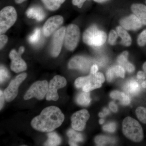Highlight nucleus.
<instances>
[{
  "mask_svg": "<svg viewBox=\"0 0 146 146\" xmlns=\"http://www.w3.org/2000/svg\"><path fill=\"white\" fill-rule=\"evenodd\" d=\"M142 86L143 88H146V80L143 82L142 84Z\"/></svg>",
  "mask_w": 146,
  "mask_h": 146,
  "instance_id": "49530a36",
  "label": "nucleus"
},
{
  "mask_svg": "<svg viewBox=\"0 0 146 146\" xmlns=\"http://www.w3.org/2000/svg\"><path fill=\"white\" fill-rule=\"evenodd\" d=\"M67 135L69 138V143L70 146H78V143L82 142L83 141V136L81 133L72 129L68 131Z\"/></svg>",
  "mask_w": 146,
  "mask_h": 146,
  "instance_id": "a211bd4d",
  "label": "nucleus"
},
{
  "mask_svg": "<svg viewBox=\"0 0 146 146\" xmlns=\"http://www.w3.org/2000/svg\"><path fill=\"white\" fill-rule=\"evenodd\" d=\"M117 31L120 37L121 38V43L124 46H129L131 44V38L125 29L123 27H118L117 28Z\"/></svg>",
  "mask_w": 146,
  "mask_h": 146,
  "instance_id": "aec40b11",
  "label": "nucleus"
},
{
  "mask_svg": "<svg viewBox=\"0 0 146 146\" xmlns=\"http://www.w3.org/2000/svg\"><path fill=\"white\" fill-rule=\"evenodd\" d=\"M125 89L130 94L135 95L139 92L140 88L138 83L134 80H131L127 84Z\"/></svg>",
  "mask_w": 146,
  "mask_h": 146,
  "instance_id": "393cba45",
  "label": "nucleus"
},
{
  "mask_svg": "<svg viewBox=\"0 0 146 146\" xmlns=\"http://www.w3.org/2000/svg\"><path fill=\"white\" fill-rule=\"evenodd\" d=\"M112 68L115 77L124 78L125 71L123 67L121 65H117L112 67Z\"/></svg>",
  "mask_w": 146,
  "mask_h": 146,
  "instance_id": "cd10ccee",
  "label": "nucleus"
},
{
  "mask_svg": "<svg viewBox=\"0 0 146 146\" xmlns=\"http://www.w3.org/2000/svg\"><path fill=\"white\" fill-rule=\"evenodd\" d=\"M64 19L60 15L52 16L48 19L44 25L43 32L46 36H49L62 25Z\"/></svg>",
  "mask_w": 146,
  "mask_h": 146,
  "instance_id": "ddd939ff",
  "label": "nucleus"
},
{
  "mask_svg": "<svg viewBox=\"0 0 146 146\" xmlns=\"http://www.w3.org/2000/svg\"><path fill=\"white\" fill-rule=\"evenodd\" d=\"M27 77L26 73H22L17 76L9 84L4 91L6 101L10 102L15 99L18 94V88Z\"/></svg>",
  "mask_w": 146,
  "mask_h": 146,
  "instance_id": "1a4fd4ad",
  "label": "nucleus"
},
{
  "mask_svg": "<svg viewBox=\"0 0 146 146\" xmlns=\"http://www.w3.org/2000/svg\"><path fill=\"white\" fill-rule=\"evenodd\" d=\"M90 65L89 60L81 56H76L73 58L68 64L70 69H77L82 72L88 70Z\"/></svg>",
  "mask_w": 146,
  "mask_h": 146,
  "instance_id": "2eb2a0df",
  "label": "nucleus"
},
{
  "mask_svg": "<svg viewBox=\"0 0 146 146\" xmlns=\"http://www.w3.org/2000/svg\"><path fill=\"white\" fill-rule=\"evenodd\" d=\"M95 2L97 3H101L104 2L108 0H94Z\"/></svg>",
  "mask_w": 146,
  "mask_h": 146,
  "instance_id": "a18cd8bd",
  "label": "nucleus"
},
{
  "mask_svg": "<svg viewBox=\"0 0 146 146\" xmlns=\"http://www.w3.org/2000/svg\"><path fill=\"white\" fill-rule=\"evenodd\" d=\"M66 29L65 27H62L54 34L51 48V54L53 57H57L60 54L65 39Z\"/></svg>",
  "mask_w": 146,
  "mask_h": 146,
  "instance_id": "f8f14e48",
  "label": "nucleus"
},
{
  "mask_svg": "<svg viewBox=\"0 0 146 146\" xmlns=\"http://www.w3.org/2000/svg\"><path fill=\"white\" fill-rule=\"evenodd\" d=\"M143 70L144 71V72L146 74V61L144 63L143 66Z\"/></svg>",
  "mask_w": 146,
  "mask_h": 146,
  "instance_id": "c03bdc74",
  "label": "nucleus"
},
{
  "mask_svg": "<svg viewBox=\"0 0 146 146\" xmlns=\"http://www.w3.org/2000/svg\"><path fill=\"white\" fill-rule=\"evenodd\" d=\"M48 139L44 145L56 146L59 145L61 143V138L57 133L55 132H50L48 134Z\"/></svg>",
  "mask_w": 146,
  "mask_h": 146,
  "instance_id": "5701e85b",
  "label": "nucleus"
},
{
  "mask_svg": "<svg viewBox=\"0 0 146 146\" xmlns=\"http://www.w3.org/2000/svg\"><path fill=\"white\" fill-rule=\"evenodd\" d=\"M8 38L7 36L5 35H1L0 36V48L1 49H2L5 46L8 41Z\"/></svg>",
  "mask_w": 146,
  "mask_h": 146,
  "instance_id": "72a5a7b5",
  "label": "nucleus"
},
{
  "mask_svg": "<svg viewBox=\"0 0 146 146\" xmlns=\"http://www.w3.org/2000/svg\"><path fill=\"white\" fill-rule=\"evenodd\" d=\"M115 78V76L114 75L112 67L108 69V70L107 71V73H106V78H107L108 81L109 82H111Z\"/></svg>",
  "mask_w": 146,
  "mask_h": 146,
  "instance_id": "f704fd0d",
  "label": "nucleus"
},
{
  "mask_svg": "<svg viewBox=\"0 0 146 146\" xmlns=\"http://www.w3.org/2000/svg\"><path fill=\"white\" fill-rule=\"evenodd\" d=\"M103 129L110 132H115L116 129V124L115 122H110L104 126Z\"/></svg>",
  "mask_w": 146,
  "mask_h": 146,
  "instance_id": "473e14b6",
  "label": "nucleus"
},
{
  "mask_svg": "<svg viewBox=\"0 0 146 146\" xmlns=\"http://www.w3.org/2000/svg\"><path fill=\"white\" fill-rule=\"evenodd\" d=\"M110 97L114 99L119 100L120 103L123 105H128L130 103V98L129 96L119 91H112L110 93Z\"/></svg>",
  "mask_w": 146,
  "mask_h": 146,
  "instance_id": "6ab92c4d",
  "label": "nucleus"
},
{
  "mask_svg": "<svg viewBox=\"0 0 146 146\" xmlns=\"http://www.w3.org/2000/svg\"><path fill=\"white\" fill-rule=\"evenodd\" d=\"M26 1V0H15V1L17 4H21Z\"/></svg>",
  "mask_w": 146,
  "mask_h": 146,
  "instance_id": "37998d69",
  "label": "nucleus"
},
{
  "mask_svg": "<svg viewBox=\"0 0 146 146\" xmlns=\"http://www.w3.org/2000/svg\"><path fill=\"white\" fill-rule=\"evenodd\" d=\"M24 51L25 48L21 46L19 48L18 52H17L16 50H13L9 53V58L11 60V69L15 72H21L27 70L26 63L21 57V55Z\"/></svg>",
  "mask_w": 146,
  "mask_h": 146,
  "instance_id": "9d476101",
  "label": "nucleus"
},
{
  "mask_svg": "<svg viewBox=\"0 0 146 146\" xmlns=\"http://www.w3.org/2000/svg\"><path fill=\"white\" fill-rule=\"evenodd\" d=\"M95 142L98 146H104L106 144L113 143L115 139L107 136H98L95 138Z\"/></svg>",
  "mask_w": 146,
  "mask_h": 146,
  "instance_id": "b1692460",
  "label": "nucleus"
},
{
  "mask_svg": "<svg viewBox=\"0 0 146 146\" xmlns=\"http://www.w3.org/2000/svg\"><path fill=\"white\" fill-rule=\"evenodd\" d=\"M104 120L103 119H101L99 121V123L100 124H103L104 123Z\"/></svg>",
  "mask_w": 146,
  "mask_h": 146,
  "instance_id": "de8ad7c7",
  "label": "nucleus"
},
{
  "mask_svg": "<svg viewBox=\"0 0 146 146\" xmlns=\"http://www.w3.org/2000/svg\"><path fill=\"white\" fill-rule=\"evenodd\" d=\"M9 77V74L6 68L4 66H1L0 70V82L1 84L8 79Z\"/></svg>",
  "mask_w": 146,
  "mask_h": 146,
  "instance_id": "c85d7f7f",
  "label": "nucleus"
},
{
  "mask_svg": "<svg viewBox=\"0 0 146 146\" xmlns=\"http://www.w3.org/2000/svg\"><path fill=\"white\" fill-rule=\"evenodd\" d=\"M67 84L66 79L61 76H55L50 82L48 91L46 95L47 100L56 101L59 98L57 90L65 87Z\"/></svg>",
  "mask_w": 146,
  "mask_h": 146,
  "instance_id": "6e6552de",
  "label": "nucleus"
},
{
  "mask_svg": "<svg viewBox=\"0 0 146 146\" xmlns=\"http://www.w3.org/2000/svg\"><path fill=\"white\" fill-rule=\"evenodd\" d=\"M47 9L51 11L58 9L65 0H41Z\"/></svg>",
  "mask_w": 146,
  "mask_h": 146,
  "instance_id": "412c9836",
  "label": "nucleus"
},
{
  "mask_svg": "<svg viewBox=\"0 0 146 146\" xmlns=\"http://www.w3.org/2000/svg\"><path fill=\"white\" fill-rule=\"evenodd\" d=\"M109 108L113 112H116L118 111V107L114 102H111L109 104Z\"/></svg>",
  "mask_w": 146,
  "mask_h": 146,
  "instance_id": "58836bf2",
  "label": "nucleus"
},
{
  "mask_svg": "<svg viewBox=\"0 0 146 146\" xmlns=\"http://www.w3.org/2000/svg\"><path fill=\"white\" fill-rule=\"evenodd\" d=\"M41 31L39 28H36L33 33L29 37V41L31 44H36L40 39Z\"/></svg>",
  "mask_w": 146,
  "mask_h": 146,
  "instance_id": "bb28decb",
  "label": "nucleus"
},
{
  "mask_svg": "<svg viewBox=\"0 0 146 146\" xmlns=\"http://www.w3.org/2000/svg\"><path fill=\"white\" fill-rule=\"evenodd\" d=\"M122 130L125 136L133 142L139 143L143 139V128L138 121L133 118L128 117L124 119Z\"/></svg>",
  "mask_w": 146,
  "mask_h": 146,
  "instance_id": "f03ea898",
  "label": "nucleus"
},
{
  "mask_svg": "<svg viewBox=\"0 0 146 146\" xmlns=\"http://www.w3.org/2000/svg\"><path fill=\"white\" fill-rule=\"evenodd\" d=\"M136 113L138 119L146 124V108L142 106L138 107L136 109Z\"/></svg>",
  "mask_w": 146,
  "mask_h": 146,
  "instance_id": "a878e982",
  "label": "nucleus"
},
{
  "mask_svg": "<svg viewBox=\"0 0 146 146\" xmlns=\"http://www.w3.org/2000/svg\"><path fill=\"white\" fill-rule=\"evenodd\" d=\"M17 19L16 9L12 6H7L0 11V33L4 34L14 25Z\"/></svg>",
  "mask_w": 146,
  "mask_h": 146,
  "instance_id": "39448f33",
  "label": "nucleus"
},
{
  "mask_svg": "<svg viewBox=\"0 0 146 146\" xmlns=\"http://www.w3.org/2000/svg\"><path fill=\"white\" fill-rule=\"evenodd\" d=\"M106 39L105 33L100 30L96 25L91 26L87 29L83 35L84 42L91 46H101L105 43Z\"/></svg>",
  "mask_w": 146,
  "mask_h": 146,
  "instance_id": "20e7f679",
  "label": "nucleus"
},
{
  "mask_svg": "<svg viewBox=\"0 0 146 146\" xmlns=\"http://www.w3.org/2000/svg\"><path fill=\"white\" fill-rule=\"evenodd\" d=\"M120 24L125 29L133 31L141 29L143 25L141 21L135 15H130L123 18L120 21Z\"/></svg>",
  "mask_w": 146,
  "mask_h": 146,
  "instance_id": "4468645a",
  "label": "nucleus"
},
{
  "mask_svg": "<svg viewBox=\"0 0 146 146\" xmlns=\"http://www.w3.org/2000/svg\"><path fill=\"white\" fill-rule=\"evenodd\" d=\"M29 18L35 19L36 21H43L45 18L44 11L41 7L38 6H33L30 7L26 12Z\"/></svg>",
  "mask_w": 146,
  "mask_h": 146,
  "instance_id": "f3484780",
  "label": "nucleus"
},
{
  "mask_svg": "<svg viewBox=\"0 0 146 146\" xmlns=\"http://www.w3.org/2000/svg\"><path fill=\"white\" fill-rule=\"evenodd\" d=\"M137 77L138 79H145L146 78L145 74L142 71H139L137 73Z\"/></svg>",
  "mask_w": 146,
  "mask_h": 146,
  "instance_id": "ea45409f",
  "label": "nucleus"
},
{
  "mask_svg": "<svg viewBox=\"0 0 146 146\" xmlns=\"http://www.w3.org/2000/svg\"><path fill=\"white\" fill-rule=\"evenodd\" d=\"M131 9L143 25H146V6L143 4H133L131 6Z\"/></svg>",
  "mask_w": 146,
  "mask_h": 146,
  "instance_id": "dca6fc26",
  "label": "nucleus"
},
{
  "mask_svg": "<svg viewBox=\"0 0 146 146\" xmlns=\"http://www.w3.org/2000/svg\"><path fill=\"white\" fill-rule=\"evenodd\" d=\"M80 37V31L77 26L71 24L66 29L65 36V48L70 51H73L77 46Z\"/></svg>",
  "mask_w": 146,
  "mask_h": 146,
  "instance_id": "0eeeda50",
  "label": "nucleus"
},
{
  "mask_svg": "<svg viewBox=\"0 0 146 146\" xmlns=\"http://www.w3.org/2000/svg\"><path fill=\"white\" fill-rule=\"evenodd\" d=\"M105 77L101 72L90 74L85 77H80L75 81V85L78 89L82 88L83 91L89 92L101 87L105 81Z\"/></svg>",
  "mask_w": 146,
  "mask_h": 146,
  "instance_id": "7ed1b4c3",
  "label": "nucleus"
},
{
  "mask_svg": "<svg viewBox=\"0 0 146 146\" xmlns=\"http://www.w3.org/2000/svg\"><path fill=\"white\" fill-rule=\"evenodd\" d=\"M86 0H72V4L74 5L77 6L79 8H81L83 5L84 3Z\"/></svg>",
  "mask_w": 146,
  "mask_h": 146,
  "instance_id": "c9c22d12",
  "label": "nucleus"
},
{
  "mask_svg": "<svg viewBox=\"0 0 146 146\" xmlns=\"http://www.w3.org/2000/svg\"><path fill=\"white\" fill-rule=\"evenodd\" d=\"M65 116L58 108L49 106L44 108L40 115L32 120L31 125L34 129L43 132L52 131L63 123Z\"/></svg>",
  "mask_w": 146,
  "mask_h": 146,
  "instance_id": "f257e3e1",
  "label": "nucleus"
},
{
  "mask_svg": "<svg viewBox=\"0 0 146 146\" xmlns=\"http://www.w3.org/2000/svg\"><path fill=\"white\" fill-rule=\"evenodd\" d=\"M128 55V52L127 51H124L123 52L118 58V63L121 66L125 67L126 64L128 63L127 60Z\"/></svg>",
  "mask_w": 146,
  "mask_h": 146,
  "instance_id": "c756f323",
  "label": "nucleus"
},
{
  "mask_svg": "<svg viewBox=\"0 0 146 146\" xmlns=\"http://www.w3.org/2000/svg\"><path fill=\"white\" fill-rule=\"evenodd\" d=\"M110 113L109 110L107 108H104L103 112H100L99 114V116L100 117H103L106 115H108Z\"/></svg>",
  "mask_w": 146,
  "mask_h": 146,
  "instance_id": "a19ab883",
  "label": "nucleus"
},
{
  "mask_svg": "<svg viewBox=\"0 0 146 146\" xmlns=\"http://www.w3.org/2000/svg\"><path fill=\"white\" fill-rule=\"evenodd\" d=\"M137 42L140 46H144L146 45V29L143 31L139 35L137 39Z\"/></svg>",
  "mask_w": 146,
  "mask_h": 146,
  "instance_id": "7c9ffc66",
  "label": "nucleus"
},
{
  "mask_svg": "<svg viewBox=\"0 0 146 146\" xmlns=\"http://www.w3.org/2000/svg\"><path fill=\"white\" fill-rule=\"evenodd\" d=\"M48 85L49 84L46 80L36 82L27 91L24 96V100H27L34 97L38 100L43 99L46 95Z\"/></svg>",
  "mask_w": 146,
  "mask_h": 146,
  "instance_id": "423d86ee",
  "label": "nucleus"
},
{
  "mask_svg": "<svg viewBox=\"0 0 146 146\" xmlns=\"http://www.w3.org/2000/svg\"><path fill=\"white\" fill-rule=\"evenodd\" d=\"M5 100V97L4 92L1 90L0 91V108H1V110L3 106Z\"/></svg>",
  "mask_w": 146,
  "mask_h": 146,
  "instance_id": "4c0bfd02",
  "label": "nucleus"
},
{
  "mask_svg": "<svg viewBox=\"0 0 146 146\" xmlns=\"http://www.w3.org/2000/svg\"><path fill=\"white\" fill-rule=\"evenodd\" d=\"M76 101L77 103L80 105L87 106L90 104L91 101L90 93L83 91L78 95Z\"/></svg>",
  "mask_w": 146,
  "mask_h": 146,
  "instance_id": "4be33fe9",
  "label": "nucleus"
},
{
  "mask_svg": "<svg viewBox=\"0 0 146 146\" xmlns=\"http://www.w3.org/2000/svg\"><path fill=\"white\" fill-rule=\"evenodd\" d=\"M118 35L117 33L114 30H111L110 33L108 42L110 44L114 45L116 44V40L117 38Z\"/></svg>",
  "mask_w": 146,
  "mask_h": 146,
  "instance_id": "2f4dec72",
  "label": "nucleus"
},
{
  "mask_svg": "<svg viewBox=\"0 0 146 146\" xmlns=\"http://www.w3.org/2000/svg\"><path fill=\"white\" fill-rule=\"evenodd\" d=\"M98 70V67L97 65H94L92 66L91 70V74H95L97 73Z\"/></svg>",
  "mask_w": 146,
  "mask_h": 146,
  "instance_id": "79ce46f5",
  "label": "nucleus"
},
{
  "mask_svg": "<svg viewBox=\"0 0 146 146\" xmlns=\"http://www.w3.org/2000/svg\"></svg>",
  "mask_w": 146,
  "mask_h": 146,
  "instance_id": "09e8293b",
  "label": "nucleus"
},
{
  "mask_svg": "<svg viewBox=\"0 0 146 146\" xmlns=\"http://www.w3.org/2000/svg\"><path fill=\"white\" fill-rule=\"evenodd\" d=\"M125 68L128 72L129 73H132L135 70V67L133 64L128 62L125 65Z\"/></svg>",
  "mask_w": 146,
  "mask_h": 146,
  "instance_id": "e433bc0d",
  "label": "nucleus"
},
{
  "mask_svg": "<svg viewBox=\"0 0 146 146\" xmlns=\"http://www.w3.org/2000/svg\"><path fill=\"white\" fill-rule=\"evenodd\" d=\"M89 117L90 115L86 110H82L75 112L71 117L72 127L76 131H82L85 128Z\"/></svg>",
  "mask_w": 146,
  "mask_h": 146,
  "instance_id": "9b49d317",
  "label": "nucleus"
}]
</instances>
